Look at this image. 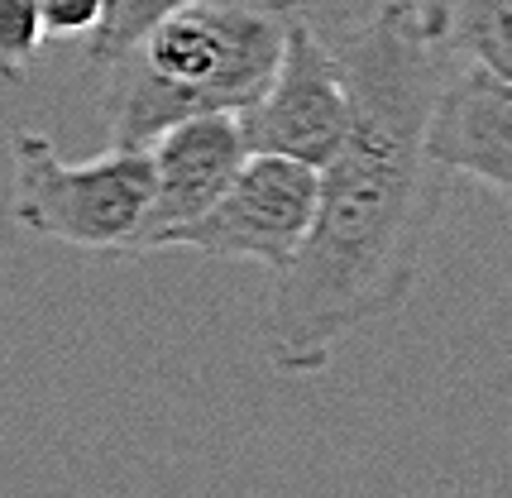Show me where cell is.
<instances>
[{"instance_id": "cell-7", "label": "cell", "mask_w": 512, "mask_h": 498, "mask_svg": "<svg viewBox=\"0 0 512 498\" xmlns=\"http://www.w3.org/2000/svg\"><path fill=\"white\" fill-rule=\"evenodd\" d=\"M426 154L441 173H460L512 202V82L465 68L446 77L426 125Z\"/></svg>"}, {"instance_id": "cell-3", "label": "cell", "mask_w": 512, "mask_h": 498, "mask_svg": "<svg viewBox=\"0 0 512 498\" xmlns=\"http://www.w3.org/2000/svg\"><path fill=\"white\" fill-rule=\"evenodd\" d=\"M15 192L10 216L29 235H48L77 249L130 254L149 206V149H106L87 163H67L39 130L10 139Z\"/></svg>"}, {"instance_id": "cell-6", "label": "cell", "mask_w": 512, "mask_h": 498, "mask_svg": "<svg viewBox=\"0 0 512 498\" xmlns=\"http://www.w3.org/2000/svg\"><path fill=\"white\" fill-rule=\"evenodd\" d=\"M245 159L249 139L240 115L216 111L168 125L149 144V206H144V221H139L130 254L168 249V240L182 226H192L230 187V178L240 173Z\"/></svg>"}, {"instance_id": "cell-1", "label": "cell", "mask_w": 512, "mask_h": 498, "mask_svg": "<svg viewBox=\"0 0 512 498\" xmlns=\"http://www.w3.org/2000/svg\"><path fill=\"white\" fill-rule=\"evenodd\" d=\"M331 48L350 87V130L316 168L312 230L268 302V360L283 374L326 369L345 336L398 312L441 202L426 125L450 72L417 5L388 0Z\"/></svg>"}, {"instance_id": "cell-2", "label": "cell", "mask_w": 512, "mask_h": 498, "mask_svg": "<svg viewBox=\"0 0 512 498\" xmlns=\"http://www.w3.org/2000/svg\"><path fill=\"white\" fill-rule=\"evenodd\" d=\"M297 0H187L111 63L106 125L115 149H149L192 115H245L273 82Z\"/></svg>"}, {"instance_id": "cell-9", "label": "cell", "mask_w": 512, "mask_h": 498, "mask_svg": "<svg viewBox=\"0 0 512 498\" xmlns=\"http://www.w3.org/2000/svg\"><path fill=\"white\" fill-rule=\"evenodd\" d=\"M178 5H187V0H106L96 29L87 34V58L96 68L120 63V58L144 39V29L154 20H163L168 10H178Z\"/></svg>"}, {"instance_id": "cell-8", "label": "cell", "mask_w": 512, "mask_h": 498, "mask_svg": "<svg viewBox=\"0 0 512 498\" xmlns=\"http://www.w3.org/2000/svg\"><path fill=\"white\" fill-rule=\"evenodd\" d=\"M426 34L469 68L512 82V0H412Z\"/></svg>"}, {"instance_id": "cell-5", "label": "cell", "mask_w": 512, "mask_h": 498, "mask_svg": "<svg viewBox=\"0 0 512 498\" xmlns=\"http://www.w3.org/2000/svg\"><path fill=\"white\" fill-rule=\"evenodd\" d=\"M249 154H283L307 168H326L350 130V87L335 48L297 10L283 39V58L268 91L245 115Z\"/></svg>"}, {"instance_id": "cell-4", "label": "cell", "mask_w": 512, "mask_h": 498, "mask_svg": "<svg viewBox=\"0 0 512 498\" xmlns=\"http://www.w3.org/2000/svg\"><path fill=\"white\" fill-rule=\"evenodd\" d=\"M316 216V168L283 154H249L216 202L192 226H182L168 249H197L206 259H254L283 273Z\"/></svg>"}, {"instance_id": "cell-10", "label": "cell", "mask_w": 512, "mask_h": 498, "mask_svg": "<svg viewBox=\"0 0 512 498\" xmlns=\"http://www.w3.org/2000/svg\"><path fill=\"white\" fill-rule=\"evenodd\" d=\"M101 10H106V0H39L44 34H58V39H87Z\"/></svg>"}]
</instances>
